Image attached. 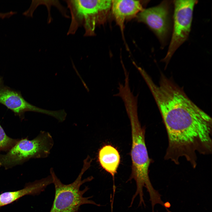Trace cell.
<instances>
[{
    "label": "cell",
    "mask_w": 212,
    "mask_h": 212,
    "mask_svg": "<svg viewBox=\"0 0 212 212\" xmlns=\"http://www.w3.org/2000/svg\"><path fill=\"white\" fill-rule=\"evenodd\" d=\"M195 0H175L173 33L163 61L167 63L176 49L188 38L190 31Z\"/></svg>",
    "instance_id": "8992f818"
},
{
    "label": "cell",
    "mask_w": 212,
    "mask_h": 212,
    "mask_svg": "<svg viewBox=\"0 0 212 212\" xmlns=\"http://www.w3.org/2000/svg\"><path fill=\"white\" fill-rule=\"evenodd\" d=\"M92 160L89 155L83 161V167L76 180L68 184L63 183L56 175L53 169H50V173L53 179L55 188L54 200L49 212H78L80 206L84 204H91L100 206L90 200L92 196L84 197V194L89 189L88 186L80 190L84 183L91 181V176L82 180L84 173L90 166Z\"/></svg>",
    "instance_id": "3957f363"
},
{
    "label": "cell",
    "mask_w": 212,
    "mask_h": 212,
    "mask_svg": "<svg viewBox=\"0 0 212 212\" xmlns=\"http://www.w3.org/2000/svg\"><path fill=\"white\" fill-rule=\"evenodd\" d=\"M98 158L101 167L112 176L114 182L113 190H115L114 177L120 161L118 150L111 145H106L100 149Z\"/></svg>",
    "instance_id": "8fae6325"
},
{
    "label": "cell",
    "mask_w": 212,
    "mask_h": 212,
    "mask_svg": "<svg viewBox=\"0 0 212 212\" xmlns=\"http://www.w3.org/2000/svg\"><path fill=\"white\" fill-rule=\"evenodd\" d=\"M130 122L132 147L130 152L132 166L130 178L127 181L134 179L136 184V190L132 199L135 200L138 195L140 201H144L143 187H145L149 194L150 198H155L158 191L153 188L149 176V167L150 159L149 157L145 141V129L139 122L137 114L129 115Z\"/></svg>",
    "instance_id": "7a4b0ae2"
},
{
    "label": "cell",
    "mask_w": 212,
    "mask_h": 212,
    "mask_svg": "<svg viewBox=\"0 0 212 212\" xmlns=\"http://www.w3.org/2000/svg\"><path fill=\"white\" fill-rule=\"evenodd\" d=\"M111 8L116 21L122 30L125 20L137 16L143 10L140 1L132 0H112Z\"/></svg>",
    "instance_id": "30bf717a"
},
{
    "label": "cell",
    "mask_w": 212,
    "mask_h": 212,
    "mask_svg": "<svg viewBox=\"0 0 212 212\" xmlns=\"http://www.w3.org/2000/svg\"><path fill=\"white\" fill-rule=\"evenodd\" d=\"M0 104L10 110L21 120L24 118L26 112L32 111L47 114L48 111L27 102L20 91L4 85L3 78L0 76Z\"/></svg>",
    "instance_id": "ba28073f"
},
{
    "label": "cell",
    "mask_w": 212,
    "mask_h": 212,
    "mask_svg": "<svg viewBox=\"0 0 212 212\" xmlns=\"http://www.w3.org/2000/svg\"><path fill=\"white\" fill-rule=\"evenodd\" d=\"M54 144L52 136L45 131H41L32 140L28 137L20 139L6 153L0 154V167L8 169L22 165L32 158H47Z\"/></svg>",
    "instance_id": "5b68a950"
},
{
    "label": "cell",
    "mask_w": 212,
    "mask_h": 212,
    "mask_svg": "<svg viewBox=\"0 0 212 212\" xmlns=\"http://www.w3.org/2000/svg\"><path fill=\"white\" fill-rule=\"evenodd\" d=\"M170 2L164 1L158 5L143 9L137 16L139 21L147 25L160 42L165 43L170 26Z\"/></svg>",
    "instance_id": "52a82bcc"
},
{
    "label": "cell",
    "mask_w": 212,
    "mask_h": 212,
    "mask_svg": "<svg viewBox=\"0 0 212 212\" xmlns=\"http://www.w3.org/2000/svg\"><path fill=\"white\" fill-rule=\"evenodd\" d=\"M16 13V12L12 11L6 13L0 12V18L3 19L9 18Z\"/></svg>",
    "instance_id": "4fadbf2b"
},
{
    "label": "cell",
    "mask_w": 212,
    "mask_h": 212,
    "mask_svg": "<svg viewBox=\"0 0 212 212\" xmlns=\"http://www.w3.org/2000/svg\"><path fill=\"white\" fill-rule=\"evenodd\" d=\"M145 81L159 108L166 130L186 132L211 121V117L192 102L181 88L163 74L158 85L149 77Z\"/></svg>",
    "instance_id": "6da1fadb"
},
{
    "label": "cell",
    "mask_w": 212,
    "mask_h": 212,
    "mask_svg": "<svg viewBox=\"0 0 212 212\" xmlns=\"http://www.w3.org/2000/svg\"><path fill=\"white\" fill-rule=\"evenodd\" d=\"M20 139H14L8 136L0 124V153L7 152L14 147Z\"/></svg>",
    "instance_id": "7c38bea8"
},
{
    "label": "cell",
    "mask_w": 212,
    "mask_h": 212,
    "mask_svg": "<svg viewBox=\"0 0 212 212\" xmlns=\"http://www.w3.org/2000/svg\"><path fill=\"white\" fill-rule=\"evenodd\" d=\"M53 182L52 177L50 175L28 184L21 189L3 193L0 194V207L10 204L26 195H38Z\"/></svg>",
    "instance_id": "9c48e42d"
},
{
    "label": "cell",
    "mask_w": 212,
    "mask_h": 212,
    "mask_svg": "<svg viewBox=\"0 0 212 212\" xmlns=\"http://www.w3.org/2000/svg\"><path fill=\"white\" fill-rule=\"evenodd\" d=\"M71 14V21L67 32L74 34L83 26L84 36L94 35L96 27L106 17L111 7L112 0H66Z\"/></svg>",
    "instance_id": "277c9868"
}]
</instances>
